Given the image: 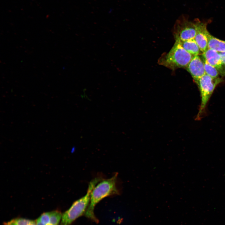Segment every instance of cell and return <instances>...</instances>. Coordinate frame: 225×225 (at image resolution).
<instances>
[{
	"instance_id": "1",
	"label": "cell",
	"mask_w": 225,
	"mask_h": 225,
	"mask_svg": "<svg viewBox=\"0 0 225 225\" xmlns=\"http://www.w3.org/2000/svg\"><path fill=\"white\" fill-rule=\"evenodd\" d=\"M117 176L116 173L110 178L101 179L94 187L91 193L89 205L84 214L86 217L97 222L94 213L96 204L106 197L119 194L116 186Z\"/></svg>"
},
{
	"instance_id": "2",
	"label": "cell",
	"mask_w": 225,
	"mask_h": 225,
	"mask_svg": "<svg viewBox=\"0 0 225 225\" xmlns=\"http://www.w3.org/2000/svg\"><path fill=\"white\" fill-rule=\"evenodd\" d=\"M193 56L178 42L175 41L170 50L162 55L158 62L161 65L174 70L179 68H185Z\"/></svg>"
},
{
	"instance_id": "3",
	"label": "cell",
	"mask_w": 225,
	"mask_h": 225,
	"mask_svg": "<svg viewBox=\"0 0 225 225\" xmlns=\"http://www.w3.org/2000/svg\"><path fill=\"white\" fill-rule=\"evenodd\" d=\"M100 179L96 178L90 182L86 194L75 201L62 214L61 225H70L77 218L85 214L90 203L91 191Z\"/></svg>"
},
{
	"instance_id": "4",
	"label": "cell",
	"mask_w": 225,
	"mask_h": 225,
	"mask_svg": "<svg viewBox=\"0 0 225 225\" xmlns=\"http://www.w3.org/2000/svg\"><path fill=\"white\" fill-rule=\"evenodd\" d=\"M222 81L221 78L219 77L213 78L205 74L196 83L199 89L201 99L200 106L196 118L197 120L201 119L216 87Z\"/></svg>"
},
{
	"instance_id": "5",
	"label": "cell",
	"mask_w": 225,
	"mask_h": 225,
	"mask_svg": "<svg viewBox=\"0 0 225 225\" xmlns=\"http://www.w3.org/2000/svg\"><path fill=\"white\" fill-rule=\"evenodd\" d=\"M198 19L189 21L182 15L177 20L174 26L173 34L175 41H185L194 39L197 28Z\"/></svg>"
},
{
	"instance_id": "6",
	"label": "cell",
	"mask_w": 225,
	"mask_h": 225,
	"mask_svg": "<svg viewBox=\"0 0 225 225\" xmlns=\"http://www.w3.org/2000/svg\"><path fill=\"white\" fill-rule=\"evenodd\" d=\"M202 58L209 63L217 69L220 76H225V65L222 62L219 52L208 48L202 53Z\"/></svg>"
},
{
	"instance_id": "7",
	"label": "cell",
	"mask_w": 225,
	"mask_h": 225,
	"mask_svg": "<svg viewBox=\"0 0 225 225\" xmlns=\"http://www.w3.org/2000/svg\"><path fill=\"white\" fill-rule=\"evenodd\" d=\"M185 68L190 73L196 83L205 74L203 61L199 55L193 56Z\"/></svg>"
},
{
	"instance_id": "8",
	"label": "cell",
	"mask_w": 225,
	"mask_h": 225,
	"mask_svg": "<svg viewBox=\"0 0 225 225\" xmlns=\"http://www.w3.org/2000/svg\"><path fill=\"white\" fill-rule=\"evenodd\" d=\"M207 22H203L198 19L197 31L194 40L202 53L208 48Z\"/></svg>"
},
{
	"instance_id": "9",
	"label": "cell",
	"mask_w": 225,
	"mask_h": 225,
	"mask_svg": "<svg viewBox=\"0 0 225 225\" xmlns=\"http://www.w3.org/2000/svg\"><path fill=\"white\" fill-rule=\"evenodd\" d=\"M208 48L219 52H225V41L216 38L209 32L208 34Z\"/></svg>"
},
{
	"instance_id": "10",
	"label": "cell",
	"mask_w": 225,
	"mask_h": 225,
	"mask_svg": "<svg viewBox=\"0 0 225 225\" xmlns=\"http://www.w3.org/2000/svg\"><path fill=\"white\" fill-rule=\"evenodd\" d=\"M178 42L183 48L193 56L199 55L201 52L194 39Z\"/></svg>"
},
{
	"instance_id": "11",
	"label": "cell",
	"mask_w": 225,
	"mask_h": 225,
	"mask_svg": "<svg viewBox=\"0 0 225 225\" xmlns=\"http://www.w3.org/2000/svg\"><path fill=\"white\" fill-rule=\"evenodd\" d=\"M203 60L205 74L213 78H218L220 74L217 69L203 58Z\"/></svg>"
},
{
	"instance_id": "12",
	"label": "cell",
	"mask_w": 225,
	"mask_h": 225,
	"mask_svg": "<svg viewBox=\"0 0 225 225\" xmlns=\"http://www.w3.org/2000/svg\"><path fill=\"white\" fill-rule=\"evenodd\" d=\"M50 223L53 225H58L62 218L61 212L58 210L53 211L50 212Z\"/></svg>"
},
{
	"instance_id": "13",
	"label": "cell",
	"mask_w": 225,
	"mask_h": 225,
	"mask_svg": "<svg viewBox=\"0 0 225 225\" xmlns=\"http://www.w3.org/2000/svg\"><path fill=\"white\" fill-rule=\"evenodd\" d=\"M31 220L28 219L17 218L13 219L7 222H5L4 225H29Z\"/></svg>"
},
{
	"instance_id": "14",
	"label": "cell",
	"mask_w": 225,
	"mask_h": 225,
	"mask_svg": "<svg viewBox=\"0 0 225 225\" xmlns=\"http://www.w3.org/2000/svg\"><path fill=\"white\" fill-rule=\"evenodd\" d=\"M38 218L42 223L46 225L50 222V212L43 213Z\"/></svg>"
},
{
	"instance_id": "15",
	"label": "cell",
	"mask_w": 225,
	"mask_h": 225,
	"mask_svg": "<svg viewBox=\"0 0 225 225\" xmlns=\"http://www.w3.org/2000/svg\"><path fill=\"white\" fill-rule=\"evenodd\" d=\"M223 63L225 65V52H219Z\"/></svg>"
},
{
	"instance_id": "16",
	"label": "cell",
	"mask_w": 225,
	"mask_h": 225,
	"mask_svg": "<svg viewBox=\"0 0 225 225\" xmlns=\"http://www.w3.org/2000/svg\"><path fill=\"white\" fill-rule=\"evenodd\" d=\"M36 221L37 225H46L42 223L38 218L36 220Z\"/></svg>"
},
{
	"instance_id": "17",
	"label": "cell",
	"mask_w": 225,
	"mask_h": 225,
	"mask_svg": "<svg viewBox=\"0 0 225 225\" xmlns=\"http://www.w3.org/2000/svg\"><path fill=\"white\" fill-rule=\"evenodd\" d=\"M29 225H37L36 221L31 220Z\"/></svg>"
}]
</instances>
